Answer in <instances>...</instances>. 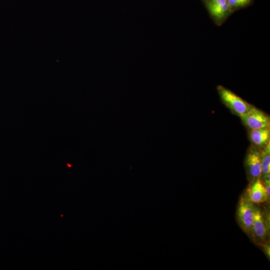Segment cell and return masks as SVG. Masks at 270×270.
<instances>
[{
  "label": "cell",
  "instance_id": "7",
  "mask_svg": "<svg viewBox=\"0 0 270 270\" xmlns=\"http://www.w3.org/2000/svg\"><path fill=\"white\" fill-rule=\"evenodd\" d=\"M244 194L254 204L264 202L269 198L264 184L260 178L250 183Z\"/></svg>",
  "mask_w": 270,
  "mask_h": 270
},
{
  "label": "cell",
  "instance_id": "8",
  "mask_svg": "<svg viewBox=\"0 0 270 270\" xmlns=\"http://www.w3.org/2000/svg\"><path fill=\"white\" fill-rule=\"evenodd\" d=\"M250 137L252 142L256 146H262L266 145L270 138L268 128L256 130H251Z\"/></svg>",
  "mask_w": 270,
  "mask_h": 270
},
{
  "label": "cell",
  "instance_id": "4",
  "mask_svg": "<svg viewBox=\"0 0 270 270\" xmlns=\"http://www.w3.org/2000/svg\"><path fill=\"white\" fill-rule=\"evenodd\" d=\"M268 228L262 212L256 206L250 236L256 244L262 246L268 242Z\"/></svg>",
  "mask_w": 270,
  "mask_h": 270
},
{
  "label": "cell",
  "instance_id": "5",
  "mask_svg": "<svg viewBox=\"0 0 270 270\" xmlns=\"http://www.w3.org/2000/svg\"><path fill=\"white\" fill-rule=\"evenodd\" d=\"M245 166L248 179L251 183L262 176V153L256 148H251L245 158Z\"/></svg>",
  "mask_w": 270,
  "mask_h": 270
},
{
  "label": "cell",
  "instance_id": "1",
  "mask_svg": "<svg viewBox=\"0 0 270 270\" xmlns=\"http://www.w3.org/2000/svg\"><path fill=\"white\" fill-rule=\"evenodd\" d=\"M256 206L250 201L246 195L240 198L236 210V219L242 230L251 236Z\"/></svg>",
  "mask_w": 270,
  "mask_h": 270
},
{
  "label": "cell",
  "instance_id": "2",
  "mask_svg": "<svg viewBox=\"0 0 270 270\" xmlns=\"http://www.w3.org/2000/svg\"><path fill=\"white\" fill-rule=\"evenodd\" d=\"M217 90L224 104L235 114L240 116L246 112L251 105L226 88L219 86Z\"/></svg>",
  "mask_w": 270,
  "mask_h": 270
},
{
  "label": "cell",
  "instance_id": "3",
  "mask_svg": "<svg viewBox=\"0 0 270 270\" xmlns=\"http://www.w3.org/2000/svg\"><path fill=\"white\" fill-rule=\"evenodd\" d=\"M240 117L244 124L251 130L269 127L270 120L268 116L252 106L246 112Z\"/></svg>",
  "mask_w": 270,
  "mask_h": 270
},
{
  "label": "cell",
  "instance_id": "11",
  "mask_svg": "<svg viewBox=\"0 0 270 270\" xmlns=\"http://www.w3.org/2000/svg\"><path fill=\"white\" fill-rule=\"evenodd\" d=\"M264 247V252H265L266 256L270 258V244L269 243L268 244V242L262 245Z\"/></svg>",
  "mask_w": 270,
  "mask_h": 270
},
{
  "label": "cell",
  "instance_id": "9",
  "mask_svg": "<svg viewBox=\"0 0 270 270\" xmlns=\"http://www.w3.org/2000/svg\"><path fill=\"white\" fill-rule=\"evenodd\" d=\"M262 153V176L264 179L270 172V143L267 144Z\"/></svg>",
  "mask_w": 270,
  "mask_h": 270
},
{
  "label": "cell",
  "instance_id": "6",
  "mask_svg": "<svg viewBox=\"0 0 270 270\" xmlns=\"http://www.w3.org/2000/svg\"><path fill=\"white\" fill-rule=\"evenodd\" d=\"M208 10L216 22L220 23L232 12L227 0H205Z\"/></svg>",
  "mask_w": 270,
  "mask_h": 270
},
{
  "label": "cell",
  "instance_id": "10",
  "mask_svg": "<svg viewBox=\"0 0 270 270\" xmlns=\"http://www.w3.org/2000/svg\"><path fill=\"white\" fill-rule=\"evenodd\" d=\"M227 2L232 12L236 9L248 5L251 2V0H227Z\"/></svg>",
  "mask_w": 270,
  "mask_h": 270
}]
</instances>
